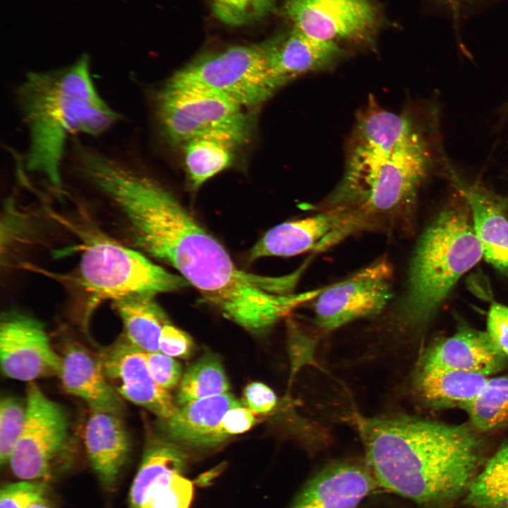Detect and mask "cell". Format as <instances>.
<instances>
[{"label": "cell", "instance_id": "1", "mask_svg": "<svg viewBox=\"0 0 508 508\" xmlns=\"http://www.w3.org/2000/svg\"><path fill=\"white\" fill-rule=\"evenodd\" d=\"M99 190L124 217L136 247L175 270L225 318L265 329L310 301L293 293L301 271L283 277L246 272L164 186L123 162L109 167Z\"/></svg>", "mask_w": 508, "mask_h": 508}, {"label": "cell", "instance_id": "2", "mask_svg": "<svg viewBox=\"0 0 508 508\" xmlns=\"http://www.w3.org/2000/svg\"><path fill=\"white\" fill-rule=\"evenodd\" d=\"M352 419L377 485L423 507L464 495L483 465L485 443L471 423L407 415Z\"/></svg>", "mask_w": 508, "mask_h": 508}, {"label": "cell", "instance_id": "3", "mask_svg": "<svg viewBox=\"0 0 508 508\" xmlns=\"http://www.w3.org/2000/svg\"><path fill=\"white\" fill-rule=\"evenodd\" d=\"M17 102L28 134L26 169L59 191L68 138L99 135L119 120L98 93L86 54L66 67L28 73L18 88Z\"/></svg>", "mask_w": 508, "mask_h": 508}, {"label": "cell", "instance_id": "4", "mask_svg": "<svg viewBox=\"0 0 508 508\" xmlns=\"http://www.w3.org/2000/svg\"><path fill=\"white\" fill-rule=\"evenodd\" d=\"M463 200L435 215L416 243L404 292L394 310L395 322L405 330L423 329L461 277L483 258L470 209Z\"/></svg>", "mask_w": 508, "mask_h": 508}, {"label": "cell", "instance_id": "5", "mask_svg": "<svg viewBox=\"0 0 508 508\" xmlns=\"http://www.w3.org/2000/svg\"><path fill=\"white\" fill-rule=\"evenodd\" d=\"M431 158L419 132L365 177L339 183L320 210L347 213L361 231L401 223L411 213Z\"/></svg>", "mask_w": 508, "mask_h": 508}, {"label": "cell", "instance_id": "6", "mask_svg": "<svg viewBox=\"0 0 508 508\" xmlns=\"http://www.w3.org/2000/svg\"><path fill=\"white\" fill-rule=\"evenodd\" d=\"M80 284L90 307L134 294L155 296L188 285L179 274L153 262L140 251L99 235H88L79 264Z\"/></svg>", "mask_w": 508, "mask_h": 508}, {"label": "cell", "instance_id": "7", "mask_svg": "<svg viewBox=\"0 0 508 508\" xmlns=\"http://www.w3.org/2000/svg\"><path fill=\"white\" fill-rule=\"evenodd\" d=\"M243 108L219 94L169 83L156 99L161 130L173 145L195 139L218 140L234 148L243 145L250 133Z\"/></svg>", "mask_w": 508, "mask_h": 508}, {"label": "cell", "instance_id": "8", "mask_svg": "<svg viewBox=\"0 0 508 508\" xmlns=\"http://www.w3.org/2000/svg\"><path fill=\"white\" fill-rule=\"evenodd\" d=\"M169 83L215 92L243 107L265 102L281 87L268 71L260 44L236 45L199 56Z\"/></svg>", "mask_w": 508, "mask_h": 508}, {"label": "cell", "instance_id": "9", "mask_svg": "<svg viewBox=\"0 0 508 508\" xmlns=\"http://www.w3.org/2000/svg\"><path fill=\"white\" fill-rule=\"evenodd\" d=\"M25 401L24 426L8 463L20 479L47 480L68 442V417L33 382L28 385Z\"/></svg>", "mask_w": 508, "mask_h": 508}, {"label": "cell", "instance_id": "10", "mask_svg": "<svg viewBox=\"0 0 508 508\" xmlns=\"http://www.w3.org/2000/svg\"><path fill=\"white\" fill-rule=\"evenodd\" d=\"M392 279L391 265L383 258L342 281L322 287L313 300L316 325L332 331L380 313L392 298Z\"/></svg>", "mask_w": 508, "mask_h": 508}, {"label": "cell", "instance_id": "11", "mask_svg": "<svg viewBox=\"0 0 508 508\" xmlns=\"http://www.w3.org/2000/svg\"><path fill=\"white\" fill-rule=\"evenodd\" d=\"M283 12L309 37L336 43L369 42L378 23L368 0H285Z\"/></svg>", "mask_w": 508, "mask_h": 508}, {"label": "cell", "instance_id": "12", "mask_svg": "<svg viewBox=\"0 0 508 508\" xmlns=\"http://www.w3.org/2000/svg\"><path fill=\"white\" fill-rule=\"evenodd\" d=\"M0 363L7 377L32 382L42 377H59L62 361L41 322L11 312L1 317Z\"/></svg>", "mask_w": 508, "mask_h": 508}, {"label": "cell", "instance_id": "13", "mask_svg": "<svg viewBox=\"0 0 508 508\" xmlns=\"http://www.w3.org/2000/svg\"><path fill=\"white\" fill-rule=\"evenodd\" d=\"M418 133L407 116L371 103L356 121L343 177L358 179L369 174Z\"/></svg>", "mask_w": 508, "mask_h": 508}, {"label": "cell", "instance_id": "14", "mask_svg": "<svg viewBox=\"0 0 508 508\" xmlns=\"http://www.w3.org/2000/svg\"><path fill=\"white\" fill-rule=\"evenodd\" d=\"M352 218L334 209L270 229L252 248L249 260L269 256L289 257L308 251L322 252L358 231Z\"/></svg>", "mask_w": 508, "mask_h": 508}, {"label": "cell", "instance_id": "15", "mask_svg": "<svg viewBox=\"0 0 508 508\" xmlns=\"http://www.w3.org/2000/svg\"><path fill=\"white\" fill-rule=\"evenodd\" d=\"M99 361L108 381L121 398L164 421L176 412L178 407L169 390L152 377L145 351L123 337L103 351Z\"/></svg>", "mask_w": 508, "mask_h": 508}, {"label": "cell", "instance_id": "16", "mask_svg": "<svg viewBox=\"0 0 508 508\" xmlns=\"http://www.w3.org/2000/svg\"><path fill=\"white\" fill-rule=\"evenodd\" d=\"M260 45L268 71L280 86L301 75L329 68L345 52L338 43L316 40L294 26Z\"/></svg>", "mask_w": 508, "mask_h": 508}, {"label": "cell", "instance_id": "17", "mask_svg": "<svg viewBox=\"0 0 508 508\" xmlns=\"http://www.w3.org/2000/svg\"><path fill=\"white\" fill-rule=\"evenodd\" d=\"M377 483L368 466L331 464L310 479L289 508H357Z\"/></svg>", "mask_w": 508, "mask_h": 508}, {"label": "cell", "instance_id": "18", "mask_svg": "<svg viewBox=\"0 0 508 508\" xmlns=\"http://www.w3.org/2000/svg\"><path fill=\"white\" fill-rule=\"evenodd\" d=\"M506 356L488 332L461 327L424 353L418 369H452L489 376L502 370Z\"/></svg>", "mask_w": 508, "mask_h": 508}, {"label": "cell", "instance_id": "19", "mask_svg": "<svg viewBox=\"0 0 508 508\" xmlns=\"http://www.w3.org/2000/svg\"><path fill=\"white\" fill-rule=\"evenodd\" d=\"M84 442L90 464L102 485L111 490L126 462L129 439L116 414L92 411L85 428Z\"/></svg>", "mask_w": 508, "mask_h": 508}, {"label": "cell", "instance_id": "20", "mask_svg": "<svg viewBox=\"0 0 508 508\" xmlns=\"http://www.w3.org/2000/svg\"><path fill=\"white\" fill-rule=\"evenodd\" d=\"M61 361L59 377L67 393L82 399L92 411L122 412V399L108 381L99 359L78 345H70Z\"/></svg>", "mask_w": 508, "mask_h": 508}, {"label": "cell", "instance_id": "21", "mask_svg": "<svg viewBox=\"0 0 508 508\" xmlns=\"http://www.w3.org/2000/svg\"><path fill=\"white\" fill-rule=\"evenodd\" d=\"M455 186L467 203L483 258L508 277V218L500 204L479 187L461 181L449 167Z\"/></svg>", "mask_w": 508, "mask_h": 508}, {"label": "cell", "instance_id": "22", "mask_svg": "<svg viewBox=\"0 0 508 508\" xmlns=\"http://www.w3.org/2000/svg\"><path fill=\"white\" fill-rule=\"evenodd\" d=\"M243 405L229 392L195 400L177 408L171 418L164 420V430L174 441L214 447L219 444L217 431L226 412Z\"/></svg>", "mask_w": 508, "mask_h": 508}, {"label": "cell", "instance_id": "23", "mask_svg": "<svg viewBox=\"0 0 508 508\" xmlns=\"http://www.w3.org/2000/svg\"><path fill=\"white\" fill-rule=\"evenodd\" d=\"M489 376L452 369H418L415 384L418 395L435 409L461 408L483 389Z\"/></svg>", "mask_w": 508, "mask_h": 508}, {"label": "cell", "instance_id": "24", "mask_svg": "<svg viewBox=\"0 0 508 508\" xmlns=\"http://www.w3.org/2000/svg\"><path fill=\"white\" fill-rule=\"evenodd\" d=\"M155 296L134 294L112 301L123 327V337L145 352L159 351L163 327L169 322Z\"/></svg>", "mask_w": 508, "mask_h": 508}, {"label": "cell", "instance_id": "25", "mask_svg": "<svg viewBox=\"0 0 508 508\" xmlns=\"http://www.w3.org/2000/svg\"><path fill=\"white\" fill-rule=\"evenodd\" d=\"M186 463V455L174 443L150 441L131 488L129 508H141L150 488L169 476L183 473Z\"/></svg>", "mask_w": 508, "mask_h": 508}, {"label": "cell", "instance_id": "26", "mask_svg": "<svg viewBox=\"0 0 508 508\" xmlns=\"http://www.w3.org/2000/svg\"><path fill=\"white\" fill-rule=\"evenodd\" d=\"M464 497L466 508H508V441L485 462Z\"/></svg>", "mask_w": 508, "mask_h": 508}, {"label": "cell", "instance_id": "27", "mask_svg": "<svg viewBox=\"0 0 508 508\" xmlns=\"http://www.w3.org/2000/svg\"><path fill=\"white\" fill-rule=\"evenodd\" d=\"M479 433L508 425V375L489 378L481 392L461 407Z\"/></svg>", "mask_w": 508, "mask_h": 508}, {"label": "cell", "instance_id": "28", "mask_svg": "<svg viewBox=\"0 0 508 508\" xmlns=\"http://www.w3.org/2000/svg\"><path fill=\"white\" fill-rule=\"evenodd\" d=\"M229 383L219 360L207 354L190 365L182 377L176 400L189 402L228 392Z\"/></svg>", "mask_w": 508, "mask_h": 508}, {"label": "cell", "instance_id": "29", "mask_svg": "<svg viewBox=\"0 0 508 508\" xmlns=\"http://www.w3.org/2000/svg\"><path fill=\"white\" fill-rule=\"evenodd\" d=\"M184 164L194 188L228 168L233 161V147L211 139H195L183 145Z\"/></svg>", "mask_w": 508, "mask_h": 508}, {"label": "cell", "instance_id": "30", "mask_svg": "<svg viewBox=\"0 0 508 508\" xmlns=\"http://www.w3.org/2000/svg\"><path fill=\"white\" fill-rule=\"evenodd\" d=\"M193 495L192 481L182 473H176L154 485L141 508H190Z\"/></svg>", "mask_w": 508, "mask_h": 508}, {"label": "cell", "instance_id": "31", "mask_svg": "<svg viewBox=\"0 0 508 508\" xmlns=\"http://www.w3.org/2000/svg\"><path fill=\"white\" fill-rule=\"evenodd\" d=\"M214 16L229 25L258 20L273 9L276 0H210Z\"/></svg>", "mask_w": 508, "mask_h": 508}, {"label": "cell", "instance_id": "32", "mask_svg": "<svg viewBox=\"0 0 508 508\" xmlns=\"http://www.w3.org/2000/svg\"><path fill=\"white\" fill-rule=\"evenodd\" d=\"M26 406L16 399L3 397L0 401V462L9 461L11 453L22 433Z\"/></svg>", "mask_w": 508, "mask_h": 508}, {"label": "cell", "instance_id": "33", "mask_svg": "<svg viewBox=\"0 0 508 508\" xmlns=\"http://www.w3.org/2000/svg\"><path fill=\"white\" fill-rule=\"evenodd\" d=\"M45 492L42 482L23 480L6 485L0 492V508H28L44 500Z\"/></svg>", "mask_w": 508, "mask_h": 508}, {"label": "cell", "instance_id": "34", "mask_svg": "<svg viewBox=\"0 0 508 508\" xmlns=\"http://www.w3.org/2000/svg\"><path fill=\"white\" fill-rule=\"evenodd\" d=\"M146 358L150 374L159 386L169 390L178 385L182 374L179 362L160 351L146 352Z\"/></svg>", "mask_w": 508, "mask_h": 508}, {"label": "cell", "instance_id": "35", "mask_svg": "<svg viewBox=\"0 0 508 508\" xmlns=\"http://www.w3.org/2000/svg\"><path fill=\"white\" fill-rule=\"evenodd\" d=\"M192 347V339L187 333L170 322L163 327L159 339L160 352L171 357L187 358Z\"/></svg>", "mask_w": 508, "mask_h": 508}, {"label": "cell", "instance_id": "36", "mask_svg": "<svg viewBox=\"0 0 508 508\" xmlns=\"http://www.w3.org/2000/svg\"><path fill=\"white\" fill-rule=\"evenodd\" d=\"M255 423L253 413L247 407L239 406L230 409L223 416L218 428L219 443L229 436L248 431Z\"/></svg>", "mask_w": 508, "mask_h": 508}, {"label": "cell", "instance_id": "37", "mask_svg": "<svg viewBox=\"0 0 508 508\" xmlns=\"http://www.w3.org/2000/svg\"><path fill=\"white\" fill-rule=\"evenodd\" d=\"M495 345L508 357V307L492 304L487 318V330Z\"/></svg>", "mask_w": 508, "mask_h": 508}, {"label": "cell", "instance_id": "38", "mask_svg": "<svg viewBox=\"0 0 508 508\" xmlns=\"http://www.w3.org/2000/svg\"><path fill=\"white\" fill-rule=\"evenodd\" d=\"M243 403L253 413L265 414L274 409L277 404V397L268 386L255 382L245 387Z\"/></svg>", "mask_w": 508, "mask_h": 508}, {"label": "cell", "instance_id": "39", "mask_svg": "<svg viewBox=\"0 0 508 508\" xmlns=\"http://www.w3.org/2000/svg\"><path fill=\"white\" fill-rule=\"evenodd\" d=\"M28 508H51L45 502V500H42L32 504Z\"/></svg>", "mask_w": 508, "mask_h": 508}, {"label": "cell", "instance_id": "40", "mask_svg": "<svg viewBox=\"0 0 508 508\" xmlns=\"http://www.w3.org/2000/svg\"><path fill=\"white\" fill-rule=\"evenodd\" d=\"M103 155H101V156L98 157L97 158H96V159L92 162V163L91 164V165L90 166V167H89V169H88V170H87V173H88V171H89L90 167L92 166V164L94 163V162H95L97 159H98L99 157H102V156H103ZM87 181H88V179H87Z\"/></svg>", "mask_w": 508, "mask_h": 508}, {"label": "cell", "instance_id": "41", "mask_svg": "<svg viewBox=\"0 0 508 508\" xmlns=\"http://www.w3.org/2000/svg\"><path fill=\"white\" fill-rule=\"evenodd\" d=\"M507 109H508V106L507 107Z\"/></svg>", "mask_w": 508, "mask_h": 508}]
</instances>
